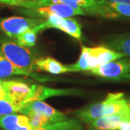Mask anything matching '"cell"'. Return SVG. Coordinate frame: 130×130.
Masks as SVG:
<instances>
[{"mask_svg":"<svg viewBox=\"0 0 130 130\" xmlns=\"http://www.w3.org/2000/svg\"><path fill=\"white\" fill-rule=\"evenodd\" d=\"M125 120H129V116L122 115L103 116L89 124V129L90 130H117L120 124Z\"/></svg>","mask_w":130,"mask_h":130,"instance_id":"obj_13","label":"cell"},{"mask_svg":"<svg viewBox=\"0 0 130 130\" xmlns=\"http://www.w3.org/2000/svg\"><path fill=\"white\" fill-rule=\"evenodd\" d=\"M0 49L14 66L27 72L32 77L40 79V77L34 72L35 56L27 47L23 46L17 42L7 41L1 43Z\"/></svg>","mask_w":130,"mask_h":130,"instance_id":"obj_3","label":"cell"},{"mask_svg":"<svg viewBox=\"0 0 130 130\" xmlns=\"http://www.w3.org/2000/svg\"><path fill=\"white\" fill-rule=\"evenodd\" d=\"M103 78L115 80H130V59L121 58L88 71Z\"/></svg>","mask_w":130,"mask_h":130,"instance_id":"obj_4","label":"cell"},{"mask_svg":"<svg viewBox=\"0 0 130 130\" xmlns=\"http://www.w3.org/2000/svg\"><path fill=\"white\" fill-rule=\"evenodd\" d=\"M89 50L90 47L82 46L81 54L77 61L72 64L67 65L71 70V72H88L89 68Z\"/></svg>","mask_w":130,"mask_h":130,"instance_id":"obj_17","label":"cell"},{"mask_svg":"<svg viewBox=\"0 0 130 130\" xmlns=\"http://www.w3.org/2000/svg\"><path fill=\"white\" fill-rule=\"evenodd\" d=\"M40 130H84L81 121L77 119L67 118L56 121H46Z\"/></svg>","mask_w":130,"mask_h":130,"instance_id":"obj_14","label":"cell"},{"mask_svg":"<svg viewBox=\"0 0 130 130\" xmlns=\"http://www.w3.org/2000/svg\"><path fill=\"white\" fill-rule=\"evenodd\" d=\"M0 128L3 130H32L28 116L17 113L0 118Z\"/></svg>","mask_w":130,"mask_h":130,"instance_id":"obj_12","label":"cell"},{"mask_svg":"<svg viewBox=\"0 0 130 130\" xmlns=\"http://www.w3.org/2000/svg\"><path fill=\"white\" fill-rule=\"evenodd\" d=\"M48 28L59 29L65 33L80 41L82 38V27L77 20L72 18H61L52 15L46 18L43 22L35 27L38 32Z\"/></svg>","mask_w":130,"mask_h":130,"instance_id":"obj_6","label":"cell"},{"mask_svg":"<svg viewBox=\"0 0 130 130\" xmlns=\"http://www.w3.org/2000/svg\"><path fill=\"white\" fill-rule=\"evenodd\" d=\"M129 120H130V112H129Z\"/></svg>","mask_w":130,"mask_h":130,"instance_id":"obj_25","label":"cell"},{"mask_svg":"<svg viewBox=\"0 0 130 130\" xmlns=\"http://www.w3.org/2000/svg\"><path fill=\"white\" fill-rule=\"evenodd\" d=\"M0 2L14 7H20L25 9H36L39 6L34 0H0Z\"/></svg>","mask_w":130,"mask_h":130,"instance_id":"obj_20","label":"cell"},{"mask_svg":"<svg viewBox=\"0 0 130 130\" xmlns=\"http://www.w3.org/2000/svg\"><path fill=\"white\" fill-rule=\"evenodd\" d=\"M43 18L10 17L2 19L0 22V29L10 38L16 39L20 34L29 28H32L43 22Z\"/></svg>","mask_w":130,"mask_h":130,"instance_id":"obj_8","label":"cell"},{"mask_svg":"<svg viewBox=\"0 0 130 130\" xmlns=\"http://www.w3.org/2000/svg\"><path fill=\"white\" fill-rule=\"evenodd\" d=\"M23 106L7 99L0 100V118L20 111Z\"/></svg>","mask_w":130,"mask_h":130,"instance_id":"obj_19","label":"cell"},{"mask_svg":"<svg viewBox=\"0 0 130 130\" xmlns=\"http://www.w3.org/2000/svg\"><path fill=\"white\" fill-rule=\"evenodd\" d=\"M21 12L30 18H47L52 15L59 16L61 18H70L74 15H86L82 9L63 3L51 4L36 9L24 8Z\"/></svg>","mask_w":130,"mask_h":130,"instance_id":"obj_5","label":"cell"},{"mask_svg":"<svg viewBox=\"0 0 130 130\" xmlns=\"http://www.w3.org/2000/svg\"><path fill=\"white\" fill-rule=\"evenodd\" d=\"M28 112H35L45 116L48 121H56L63 120L67 118L62 112L54 108L53 107L42 101H36L28 103L20 110V113L25 114Z\"/></svg>","mask_w":130,"mask_h":130,"instance_id":"obj_10","label":"cell"},{"mask_svg":"<svg viewBox=\"0 0 130 130\" xmlns=\"http://www.w3.org/2000/svg\"><path fill=\"white\" fill-rule=\"evenodd\" d=\"M110 3V6L120 16L123 15L130 18V5L124 3Z\"/></svg>","mask_w":130,"mask_h":130,"instance_id":"obj_21","label":"cell"},{"mask_svg":"<svg viewBox=\"0 0 130 130\" xmlns=\"http://www.w3.org/2000/svg\"><path fill=\"white\" fill-rule=\"evenodd\" d=\"M2 99L9 100L5 91V87H4V79H0V100H2Z\"/></svg>","mask_w":130,"mask_h":130,"instance_id":"obj_22","label":"cell"},{"mask_svg":"<svg viewBox=\"0 0 130 130\" xmlns=\"http://www.w3.org/2000/svg\"><path fill=\"white\" fill-rule=\"evenodd\" d=\"M38 32L36 30L35 27L29 28L20 34L16 38L17 43L25 47H32L35 46L36 42V36Z\"/></svg>","mask_w":130,"mask_h":130,"instance_id":"obj_18","label":"cell"},{"mask_svg":"<svg viewBox=\"0 0 130 130\" xmlns=\"http://www.w3.org/2000/svg\"><path fill=\"white\" fill-rule=\"evenodd\" d=\"M13 75H25L32 77L27 72L18 68L4 55L0 49V79H3Z\"/></svg>","mask_w":130,"mask_h":130,"instance_id":"obj_15","label":"cell"},{"mask_svg":"<svg viewBox=\"0 0 130 130\" xmlns=\"http://www.w3.org/2000/svg\"><path fill=\"white\" fill-rule=\"evenodd\" d=\"M118 130H130L129 120H125L122 121L119 126Z\"/></svg>","mask_w":130,"mask_h":130,"instance_id":"obj_23","label":"cell"},{"mask_svg":"<svg viewBox=\"0 0 130 130\" xmlns=\"http://www.w3.org/2000/svg\"><path fill=\"white\" fill-rule=\"evenodd\" d=\"M4 87L9 99L23 107L32 102L36 85H28L18 79H4Z\"/></svg>","mask_w":130,"mask_h":130,"instance_id":"obj_7","label":"cell"},{"mask_svg":"<svg viewBox=\"0 0 130 130\" xmlns=\"http://www.w3.org/2000/svg\"><path fill=\"white\" fill-rule=\"evenodd\" d=\"M111 3H124L130 5V0H107Z\"/></svg>","mask_w":130,"mask_h":130,"instance_id":"obj_24","label":"cell"},{"mask_svg":"<svg viewBox=\"0 0 130 130\" xmlns=\"http://www.w3.org/2000/svg\"><path fill=\"white\" fill-rule=\"evenodd\" d=\"M130 112V101L121 93H108L102 102L93 103L76 113V116L85 122L90 124L95 119L111 115L128 116Z\"/></svg>","mask_w":130,"mask_h":130,"instance_id":"obj_1","label":"cell"},{"mask_svg":"<svg viewBox=\"0 0 130 130\" xmlns=\"http://www.w3.org/2000/svg\"><path fill=\"white\" fill-rule=\"evenodd\" d=\"M39 7L51 4L63 3L80 8L86 14L104 18H119L120 15L112 9L107 0H34Z\"/></svg>","mask_w":130,"mask_h":130,"instance_id":"obj_2","label":"cell"},{"mask_svg":"<svg viewBox=\"0 0 130 130\" xmlns=\"http://www.w3.org/2000/svg\"><path fill=\"white\" fill-rule=\"evenodd\" d=\"M125 56H126L123 53L114 51L110 48L103 46L90 48L89 70L116 59L124 58Z\"/></svg>","mask_w":130,"mask_h":130,"instance_id":"obj_9","label":"cell"},{"mask_svg":"<svg viewBox=\"0 0 130 130\" xmlns=\"http://www.w3.org/2000/svg\"><path fill=\"white\" fill-rule=\"evenodd\" d=\"M108 46L114 51L130 56V34L114 37L108 42Z\"/></svg>","mask_w":130,"mask_h":130,"instance_id":"obj_16","label":"cell"},{"mask_svg":"<svg viewBox=\"0 0 130 130\" xmlns=\"http://www.w3.org/2000/svg\"><path fill=\"white\" fill-rule=\"evenodd\" d=\"M34 71L46 72L54 74L71 72V70L67 65L62 64L59 61L50 56L36 59L34 61Z\"/></svg>","mask_w":130,"mask_h":130,"instance_id":"obj_11","label":"cell"}]
</instances>
